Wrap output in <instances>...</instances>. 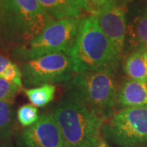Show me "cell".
Segmentation results:
<instances>
[{"label":"cell","mask_w":147,"mask_h":147,"mask_svg":"<svg viewBox=\"0 0 147 147\" xmlns=\"http://www.w3.org/2000/svg\"><path fill=\"white\" fill-rule=\"evenodd\" d=\"M101 135L118 147H147V105L115 111L105 121Z\"/></svg>","instance_id":"6"},{"label":"cell","mask_w":147,"mask_h":147,"mask_svg":"<svg viewBox=\"0 0 147 147\" xmlns=\"http://www.w3.org/2000/svg\"><path fill=\"white\" fill-rule=\"evenodd\" d=\"M129 50L147 51V7L127 21L126 43Z\"/></svg>","instance_id":"12"},{"label":"cell","mask_w":147,"mask_h":147,"mask_svg":"<svg viewBox=\"0 0 147 147\" xmlns=\"http://www.w3.org/2000/svg\"><path fill=\"white\" fill-rule=\"evenodd\" d=\"M23 88L0 77V100L13 102L18 94Z\"/></svg>","instance_id":"17"},{"label":"cell","mask_w":147,"mask_h":147,"mask_svg":"<svg viewBox=\"0 0 147 147\" xmlns=\"http://www.w3.org/2000/svg\"><path fill=\"white\" fill-rule=\"evenodd\" d=\"M117 91L115 74L108 72L74 73L66 83L67 92L78 97L105 120L115 112L117 106Z\"/></svg>","instance_id":"5"},{"label":"cell","mask_w":147,"mask_h":147,"mask_svg":"<svg viewBox=\"0 0 147 147\" xmlns=\"http://www.w3.org/2000/svg\"><path fill=\"white\" fill-rule=\"evenodd\" d=\"M147 105V81L123 79L117 91V105L121 108Z\"/></svg>","instance_id":"10"},{"label":"cell","mask_w":147,"mask_h":147,"mask_svg":"<svg viewBox=\"0 0 147 147\" xmlns=\"http://www.w3.org/2000/svg\"><path fill=\"white\" fill-rule=\"evenodd\" d=\"M19 147H65L60 128L51 112L43 113L18 137Z\"/></svg>","instance_id":"9"},{"label":"cell","mask_w":147,"mask_h":147,"mask_svg":"<svg viewBox=\"0 0 147 147\" xmlns=\"http://www.w3.org/2000/svg\"><path fill=\"white\" fill-rule=\"evenodd\" d=\"M95 147H110V145L108 144L107 141L101 137L100 138V140H99V142H97L96 146Z\"/></svg>","instance_id":"21"},{"label":"cell","mask_w":147,"mask_h":147,"mask_svg":"<svg viewBox=\"0 0 147 147\" xmlns=\"http://www.w3.org/2000/svg\"><path fill=\"white\" fill-rule=\"evenodd\" d=\"M2 45V19H1V3H0V46Z\"/></svg>","instance_id":"22"},{"label":"cell","mask_w":147,"mask_h":147,"mask_svg":"<svg viewBox=\"0 0 147 147\" xmlns=\"http://www.w3.org/2000/svg\"><path fill=\"white\" fill-rule=\"evenodd\" d=\"M20 68L23 85L28 88L43 84H66L75 73L73 59L63 53L21 61Z\"/></svg>","instance_id":"7"},{"label":"cell","mask_w":147,"mask_h":147,"mask_svg":"<svg viewBox=\"0 0 147 147\" xmlns=\"http://www.w3.org/2000/svg\"><path fill=\"white\" fill-rule=\"evenodd\" d=\"M80 18L53 20L31 41L11 48V57L21 62L53 53L70 56L78 36Z\"/></svg>","instance_id":"4"},{"label":"cell","mask_w":147,"mask_h":147,"mask_svg":"<svg viewBox=\"0 0 147 147\" xmlns=\"http://www.w3.org/2000/svg\"><path fill=\"white\" fill-rule=\"evenodd\" d=\"M65 147H95L105 119L73 94L67 92L51 111Z\"/></svg>","instance_id":"1"},{"label":"cell","mask_w":147,"mask_h":147,"mask_svg":"<svg viewBox=\"0 0 147 147\" xmlns=\"http://www.w3.org/2000/svg\"><path fill=\"white\" fill-rule=\"evenodd\" d=\"M11 62L9 58L5 57L4 55L0 53V77H2V74L4 72L7 67L9 65Z\"/></svg>","instance_id":"20"},{"label":"cell","mask_w":147,"mask_h":147,"mask_svg":"<svg viewBox=\"0 0 147 147\" xmlns=\"http://www.w3.org/2000/svg\"><path fill=\"white\" fill-rule=\"evenodd\" d=\"M123 69L129 79L147 81V51H131L123 61Z\"/></svg>","instance_id":"13"},{"label":"cell","mask_w":147,"mask_h":147,"mask_svg":"<svg viewBox=\"0 0 147 147\" xmlns=\"http://www.w3.org/2000/svg\"><path fill=\"white\" fill-rule=\"evenodd\" d=\"M2 44L10 50L37 37L54 20L38 0H0Z\"/></svg>","instance_id":"3"},{"label":"cell","mask_w":147,"mask_h":147,"mask_svg":"<svg viewBox=\"0 0 147 147\" xmlns=\"http://www.w3.org/2000/svg\"><path fill=\"white\" fill-rule=\"evenodd\" d=\"M84 2L86 4L87 12H88L90 15H94L104 6L119 2L127 3V0H84Z\"/></svg>","instance_id":"19"},{"label":"cell","mask_w":147,"mask_h":147,"mask_svg":"<svg viewBox=\"0 0 147 147\" xmlns=\"http://www.w3.org/2000/svg\"><path fill=\"white\" fill-rule=\"evenodd\" d=\"M24 92L32 105L36 107H44L54 99L56 86L53 84H43L24 89Z\"/></svg>","instance_id":"15"},{"label":"cell","mask_w":147,"mask_h":147,"mask_svg":"<svg viewBox=\"0 0 147 147\" xmlns=\"http://www.w3.org/2000/svg\"><path fill=\"white\" fill-rule=\"evenodd\" d=\"M42 8L54 20L80 17L87 11L84 0H38Z\"/></svg>","instance_id":"11"},{"label":"cell","mask_w":147,"mask_h":147,"mask_svg":"<svg viewBox=\"0 0 147 147\" xmlns=\"http://www.w3.org/2000/svg\"><path fill=\"white\" fill-rule=\"evenodd\" d=\"M16 118L21 126L26 127L34 124L39 115L36 106L30 104H25L18 108L16 111Z\"/></svg>","instance_id":"16"},{"label":"cell","mask_w":147,"mask_h":147,"mask_svg":"<svg viewBox=\"0 0 147 147\" xmlns=\"http://www.w3.org/2000/svg\"><path fill=\"white\" fill-rule=\"evenodd\" d=\"M16 113L13 102L0 100V142L7 141L15 127Z\"/></svg>","instance_id":"14"},{"label":"cell","mask_w":147,"mask_h":147,"mask_svg":"<svg viewBox=\"0 0 147 147\" xmlns=\"http://www.w3.org/2000/svg\"><path fill=\"white\" fill-rule=\"evenodd\" d=\"M70 57L75 73L102 71L115 74L123 57L101 31L93 15L80 18L78 36Z\"/></svg>","instance_id":"2"},{"label":"cell","mask_w":147,"mask_h":147,"mask_svg":"<svg viewBox=\"0 0 147 147\" xmlns=\"http://www.w3.org/2000/svg\"><path fill=\"white\" fill-rule=\"evenodd\" d=\"M0 147H6V146H0Z\"/></svg>","instance_id":"23"},{"label":"cell","mask_w":147,"mask_h":147,"mask_svg":"<svg viewBox=\"0 0 147 147\" xmlns=\"http://www.w3.org/2000/svg\"><path fill=\"white\" fill-rule=\"evenodd\" d=\"M6 80L16 84L21 88H24V85L22 83V74L20 66L14 62H11V64L7 67L4 72L2 74V77Z\"/></svg>","instance_id":"18"},{"label":"cell","mask_w":147,"mask_h":147,"mask_svg":"<svg viewBox=\"0 0 147 147\" xmlns=\"http://www.w3.org/2000/svg\"><path fill=\"white\" fill-rule=\"evenodd\" d=\"M124 2L114 3L102 7L93 16L101 31L112 42L117 52L123 56L126 43L127 20Z\"/></svg>","instance_id":"8"}]
</instances>
